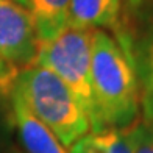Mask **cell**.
<instances>
[{"instance_id": "8992f818", "label": "cell", "mask_w": 153, "mask_h": 153, "mask_svg": "<svg viewBox=\"0 0 153 153\" xmlns=\"http://www.w3.org/2000/svg\"><path fill=\"white\" fill-rule=\"evenodd\" d=\"M10 100L13 122L27 153H67L58 137L31 113L16 92L11 91Z\"/></svg>"}, {"instance_id": "8fae6325", "label": "cell", "mask_w": 153, "mask_h": 153, "mask_svg": "<svg viewBox=\"0 0 153 153\" xmlns=\"http://www.w3.org/2000/svg\"><path fill=\"white\" fill-rule=\"evenodd\" d=\"M17 74L19 72L16 71V69H13L11 66H8L6 62H3L2 59H0V94L2 95L10 97Z\"/></svg>"}, {"instance_id": "277c9868", "label": "cell", "mask_w": 153, "mask_h": 153, "mask_svg": "<svg viewBox=\"0 0 153 153\" xmlns=\"http://www.w3.org/2000/svg\"><path fill=\"white\" fill-rule=\"evenodd\" d=\"M113 31L134 67L142 117L153 122V6H144L141 0H134L131 13L122 10L120 22Z\"/></svg>"}, {"instance_id": "3957f363", "label": "cell", "mask_w": 153, "mask_h": 153, "mask_svg": "<svg viewBox=\"0 0 153 153\" xmlns=\"http://www.w3.org/2000/svg\"><path fill=\"white\" fill-rule=\"evenodd\" d=\"M91 42L92 30L66 28L56 38L41 44L34 66L48 69L71 89L92 125L94 100L91 88Z\"/></svg>"}, {"instance_id": "52a82bcc", "label": "cell", "mask_w": 153, "mask_h": 153, "mask_svg": "<svg viewBox=\"0 0 153 153\" xmlns=\"http://www.w3.org/2000/svg\"><path fill=\"white\" fill-rule=\"evenodd\" d=\"M123 0H71L66 28L114 30L120 22Z\"/></svg>"}, {"instance_id": "30bf717a", "label": "cell", "mask_w": 153, "mask_h": 153, "mask_svg": "<svg viewBox=\"0 0 153 153\" xmlns=\"http://www.w3.org/2000/svg\"><path fill=\"white\" fill-rule=\"evenodd\" d=\"M134 153H153V122L141 119L131 127Z\"/></svg>"}, {"instance_id": "5b68a950", "label": "cell", "mask_w": 153, "mask_h": 153, "mask_svg": "<svg viewBox=\"0 0 153 153\" xmlns=\"http://www.w3.org/2000/svg\"><path fill=\"white\" fill-rule=\"evenodd\" d=\"M41 41L28 8L0 0V59L17 72L34 66Z\"/></svg>"}, {"instance_id": "4fadbf2b", "label": "cell", "mask_w": 153, "mask_h": 153, "mask_svg": "<svg viewBox=\"0 0 153 153\" xmlns=\"http://www.w3.org/2000/svg\"><path fill=\"white\" fill-rule=\"evenodd\" d=\"M14 153H20V152H14Z\"/></svg>"}, {"instance_id": "ba28073f", "label": "cell", "mask_w": 153, "mask_h": 153, "mask_svg": "<svg viewBox=\"0 0 153 153\" xmlns=\"http://www.w3.org/2000/svg\"><path fill=\"white\" fill-rule=\"evenodd\" d=\"M69 153H134L131 128L89 131L69 147Z\"/></svg>"}, {"instance_id": "9c48e42d", "label": "cell", "mask_w": 153, "mask_h": 153, "mask_svg": "<svg viewBox=\"0 0 153 153\" xmlns=\"http://www.w3.org/2000/svg\"><path fill=\"white\" fill-rule=\"evenodd\" d=\"M71 0H28L41 44L56 38L66 30V16Z\"/></svg>"}, {"instance_id": "6da1fadb", "label": "cell", "mask_w": 153, "mask_h": 153, "mask_svg": "<svg viewBox=\"0 0 153 153\" xmlns=\"http://www.w3.org/2000/svg\"><path fill=\"white\" fill-rule=\"evenodd\" d=\"M91 88V131L127 130L141 120V92L134 67L117 39L106 30H92Z\"/></svg>"}, {"instance_id": "7c38bea8", "label": "cell", "mask_w": 153, "mask_h": 153, "mask_svg": "<svg viewBox=\"0 0 153 153\" xmlns=\"http://www.w3.org/2000/svg\"><path fill=\"white\" fill-rule=\"evenodd\" d=\"M13 2H16V3H19V5H22V6H28V0H13Z\"/></svg>"}, {"instance_id": "7a4b0ae2", "label": "cell", "mask_w": 153, "mask_h": 153, "mask_svg": "<svg viewBox=\"0 0 153 153\" xmlns=\"http://www.w3.org/2000/svg\"><path fill=\"white\" fill-rule=\"evenodd\" d=\"M11 91L66 149L91 131V122L81 103L48 69L31 66L20 71Z\"/></svg>"}]
</instances>
